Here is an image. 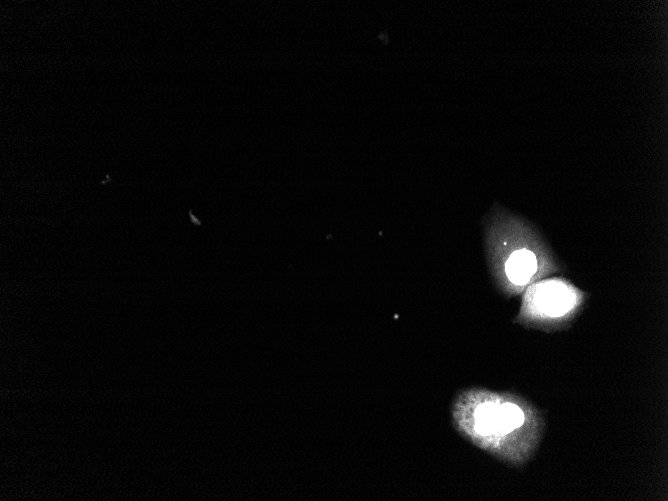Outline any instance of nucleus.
Here are the masks:
<instances>
[{"label":"nucleus","mask_w":668,"mask_h":501,"mask_svg":"<svg viewBox=\"0 0 668 501\" xmlns=\"http://www.w3.org/2000/svg\"><path fill=\"white\" fill-rule=\"evenodd\" d=\"M457 431L477 447L511 464L534 451L542 420L522 398L506 392L473 388L462 391L452 407Z\"/></svg>","instance_id":"obj_1"},{"label":"nucleus","mask_w":668,"mask_h":501,"mask_svg":"<svg viewBox=\"0 0 668 501\" xmlns=\"http://www.w3.org/2000/svg\"><path fill=\"white\" fill-rule=\"evenodd\" d=\"M517 221L509 215L497 212L489 226V252L496 277L500 284L511 290L526 284L536 271L534 254L515 246Z\"/></svg>","instance_id":"obj_2"},{"label":"nucleus","mask_w":668,"mask_h":501,"mask_svg":"<svg viewBox=\"0 0 668 501\" xmlns=\"http://www.w3.org/2000/svg\"><path fill=\"white\" fill-rule=\"evenodd\" d=\"M574 294L564 285L546 282L536 289L535 302L537 308L549 316L566 313L574 304Z\"/></svg>","instance_id":"obj_3"}]
</instances>
